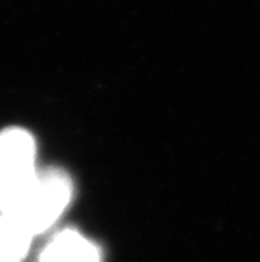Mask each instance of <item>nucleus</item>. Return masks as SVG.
Here are the masks:
<instances>
[{"label": "nucleus", "instance_id": "f257e3e1", "mask_svg": "<svg viewBox=\"0 0 260 262\" xmlns=\"http://www.w3.org/2000/svg\"><path fill=\"white\" fill-rule=\"evenodd\" d=\"M74 185L70 176L58 168H38L30 185L4 215L17 222L27 232L38 235L49 229L67 209Z\"/></svg>", "mask_w": 260, "mask_h": 262}, {"label": "nucleus", "instance_id": "f03ea898", "mask_svg": "<svg viewBox=\"0 0 260 262\" xmlns=\"http://www.w3.org/2000/svg\"><path fill=\"white\" fill-rule=\"evenodd\" d=\"M36 141L22 127L0 132V213H7L36 174Z\"/></svg>", "mask_w": 260, "mask_h": 262}, {"label": "nucleus", "instance_id": "7ed1b4c3", "mask_svg": "<svg viewBox=\"0 0 260 262\" xmlns=\"http://www.w3.org/2000/svg\"><path fill=\"white\" fill-rule=\"evenodd\" d=\"M39 262H102L101 250L74 229L58 232L44 247Z\"/></svg>", "mask_w": 260, "mask_h": 262}, {"label": "nucleus", "instance_id": "20e7f679", "mask_svg": "<svg viewBox=\"0 0 260 262\" xmlns=\"http://www.w3.org/2000/svg\"><path fill=\"white\" fill-rule=\"evenodd\" d=\"M33 235L17 222L0 213V262H22Z\"/></svg>", "mask_w": 260, "mask_h": 262}]
</instances>
